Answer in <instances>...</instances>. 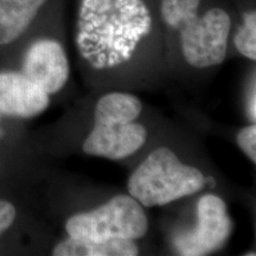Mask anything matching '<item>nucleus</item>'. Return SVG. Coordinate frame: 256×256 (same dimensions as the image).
Wrapping results in <instances>:
<instances>
[{"instance_id":"obj_13","label":"nucleus","mask_w":256,"mask_h":256,"mask_svg":"<svg viewBox=\"0 0 256 256\" xmlns=\"http://www.w3.org/2000/svg\"><path fill=\"white\" fill-rule=\"evenodd\" d=\"M17 216V211L12 203L0 200V236L12 226Z\"/></svg>"},{"instance_id":"obj_10","label":"nucleus","mask_w":256,"mask_h":256,"mask_svg":"<svg viewBox=\"0 0 256 256\" xmlns=\"http://www.w3.org/2000/svg\"><path fill=\"white\" fill-rule=\"evenodd\" d=\"M139 247L132 240L83 241L68 238L56 244L54 256H136Z\"/></svg>"},{"instance_id":"obj_2","label":"nucleus","mask_w":256,"mask_h":256,"mask_svg":"<svg viewBox=\"0 0 256 256\" xmlns=\"http://www.w3.org/2000/svg\"><path fill=\"white\" fill-rule=\"evenodd\" d=\"M203 0H162L164 24L178 32L182 55L188 66L206 69L224 62L232 31V18L222 8L200 11Z\"/></svg>"},{"instance_id":"obj_5","label":"nucleus","mask_w":256,"mask_h":256,"mask_svg":"<svg viewBox=\"0 0 256 256\" xmlns=\"http://www.w3.org/2000/svg\"><path fill=\"white\" fill-rule=\"evenodd\" d=\"M66 230L68 238L83 241H136L146 235L148 220L136 200L116 194L104 206L69 217Z\"/></svg>"},{"instance_id":"obj_14","label":"nucleus","mask_w":256,"mask_h":256,"mask_svg":"<svg viewBox=\"0 0 256 256\" xmlns=\"http://www.w3.org/2000/svg\"><path fill=\"white\" fill-rule=\"evenodd\" d=\"M2 113H0V122H2Z\"/></svg>"},{"instance_id":"obj_12","label":"nucleus","mask_w":256,"mask_h":256,"mask_svg":"<svg viewBox=\"0 0 256 256\" xmlns=\"http://www.w3.org/2000/svg\"><path fill=\"white\" fill-rule=\"evenodd\" d=\"M238 147L243 153L252 160V164L256 162V124L252 122L249 126L242 128L238 134Z\"/></svg>"},{"instance_id":"obj_7","label":"nucleus","mask_w":256,"mask_h":256,"mask_svg":"<svg viewBox=\"0 0 256 256\" xmlns=\"http://www.w3.org/2000/svg\"><path fill=\"white\" fill-rule=\"evenodd\" d=\"M22 72L49 95L62 90L70 76L66 50L58 40L40 38L28 48Z\"/></svg>"},{"instance_id":"obj_3","label":"nucleus","mask_w":256,"mask_h":256,"mask_svg":"<svg viewBox=\"0 0 256 256\" xmlns=\"http://www.w3.org/2000/svg\"><path fill=\"white\" fill-rule=\"evenodd\" d=\"M142 110V101L128 92L101 96L95 106L94 127L82 144L83 152L110 160L134 154L147 139L146 127L136 122Z\"/></svg>"},{"instance_id":"obj_9","label":"nucleus","mask_w":256,"mask_h":256,"mask_svg":"<svg viewBox=\"0 0 256 256\" xmlns=\"http://www.w3.org/2000/svg\"><path fill=\"white\" fill-rule=\"evenodd\" d=\"M48 0H0V46L14 43L28 30Z\"/></svg>"},{"instance_id":"obj_4","label":"nucleus","mask_w":256,"mask_h":256,"mask_svg":"<svg viewBox=\"0 0 256 256\" xmlns=\"http://www.w3.org/2000/svg\"><path fill=\"white\" fill-rule=\"evenodd\" d=\"M206 185L202 171L182 162L168 147H159L130 174L127 188L142 206L153 208L197 194Z\"/></svg>"},{"instance_id":"obj_11","label":"nucleus","mask_w":256,"mask_h":256,"mask_svg":"<svg viewBox=\"0 0 256 256\" xmlns=\"http://www.w3.org/2000/svg\"><path fill=\"white\" fill-rule=\"evenodd\" d=\"M234 46L246 58L256 60V12L255 10L244 12L242 24L234 34Z\"/></svg>"},{"instance_id":"obj_1","label":"nucleus","mask_w":256,"mask_h":256,"mask_svg":"<svg viewBox=\"0 0 256 256\" xmlns=\"http://www.w3.org/2000/svg\"><path fill=\"white\" fill-rule=\"evenodd\" d=\"M152 24L145 0H81L76 49L92 69L118 68L132 60Z\"/></svg>"},{"instance_id":"obj_6","label":"nucleus","mask_w":256,"mask_h":256,"mask_svg":"<svg viewBox=\"0 0 256 256\" xmlns=\"http://www.w3.org/2000/svg\"><path fill=\"white\" fill-rule=\"evenodd\" d=\"M232 232V220L226 202L206 194L197 203V226L191 232L178 234L174 244L179 255L203 256L222 248Z\"/></svg>"},{"instance_id":"obj_8","label":"nucleus","mask_w":256,"mask_h":256,"mask_svg":"<svg viewBox=\"0 0 256 256\" xmlns=\"http://www.w3.org/2000/svg\"><path fill=\"white\" fill-rule=\"evenodd\" d=\"M50 95L23 72H0V113L30 119L49 107Z\"/></svg>"}]
</instances>
